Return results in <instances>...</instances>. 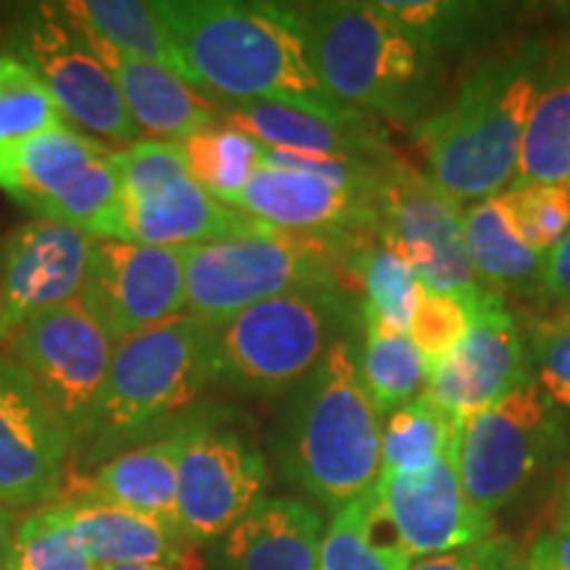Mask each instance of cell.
Returning <instances> with one entry per match:
<instances>
[{
  "instance_id": "cell-1",
  "label": "cell",
  "mask_w": 570,
  "mask_h": 570,
  "mask_svg": "<svg viewBox=\"0 0 570 570\" xmlns=\"http://www.w3.org/2000/svg\"><path fill=\"white\" fill-rule=\"evenodd\" d=\"M188 82L217 104L341 109L312 71L294 3L159 0Z\"/></svg>"
},
{
  "instance_id": "cell-2",
  "label": "cell",
  "mask_w": 570,
  "mask_h": 570,
  "mask_svg": "<svg viewBox=\"0 0 570 570\" xmlns=\"http://www.w3.org/2000/svg\"><path fill=\"white\" fill-rule=\"evenodd\" d=\"M547 46L525 40L483 59L441 109L412 127L425 175L458 206L494 198L515 183Z\"/></svg>"
},
{
  "instance_id": "cell-3",
  "label": "cell",
  "mask_w": 570,
  "mask_h": 570,
  "mask_svg": "<svg viewBox=\"0 0 570 570\" xmlns=\"http://www.w3.org/2000/svg\"><path fill=\"white\" fill-rule=\"evenodd\" d=\"M383 417L360 373V344L338 338L285 394L273 433L283 479L336 512L381 475Z\"/></svg>"
},
{
  "instance_id": "cell-4",
  "label": "cell",
  "mask_w": 570,
  "mask_h": 570,
  "mask_svg": "<svg viewBox=\"0 0 570 570\" xmlns=\"http://www.w3.org/2000/svg\"><path fill=\"white\" fill-rule=\"evenodd\" d=\"M212 386H217L214 325L204 320L180 315L114 346L90 431L71 458L69 475L167 436L202 407Z\"/></svg>"
},
{
  "instance_id": "cell-5",
  "label": "cell",
  "mask_w": 570,
  "mask_h": 570,
  "mask_svg": "<svg viewBox=\"0 0 570 570\" xmlns=\"http://www.w3.org/2000/svg\"><path fill=\"white\" fill-rule=\"evenodd\" d=\"M312 71L331 101L415 127L436 101L441 56L377 3H294Z\"/></svg>"
},
{
  "instance_id": "cell-6",
  "label": "cell",
  "mask_w": 570,
  "mask_h": 570,
  "mask_svg": "<svg viewBox=\"0 0 570 570\" xmlns=\"http://www.w3.org/2000/svg\"><path fill=\"white\" fill-rule=\"evenodd\" d=\"M362 240L367 238H323L262 225L259 230L185 248V315L217 325L294 291H348V259Z\"/></svg>"
},
{
  "instance_id": "cell-7",
  "label": "cell",
  "mask_w": 570,
  "mask_h": 570,
  "mask_svg": "<svg viewBox=\"0 0 570 570\" xmlns=\"http://www.w3.org/2000/svg\"><path fill=\"white\" fill-rule=\"evenodd\" d=\"M354 327H362L360 298L344 288L267 298L214 325L217 383L259 399L288 394Z\"/></svg>"
},
{
  "instance_id": "cell-8",
  "label": "cell",
  "mask_w": 570,
  "mask_h": 570,
  "mask_svg": "<svg viewBox=\"0 0 570 570\" xmlns=\"http://www.w3.org/2000/svg\"><path fill=\"white\" fill-rule=\"evenodd\" d=\"M0 190L38 219L114 240L122 212L117 148L63 122L0 156Z\"/></svg>"
},
{
  "instance_id": "cell-9",
  "label": "cell",
  "mask_w": 570,
  "mask_h": 570,
  "mask_svg": "<svg viewBox=\"0 0 570 570\" xmlns=\"http://www.w3.org/2000/svg\"><path fill=\"white\" fill-rule=\"evenodd\" d=\"M6 48L35 71L59 106L63 119L106 146L142 140L122 101L111 69L90 32L63 3H24L13 11Z\"/></svg>"
},
{
  "instance_id": "cell-10",
  "label": "cell",
  "mask_w": 570,
  "mask_h": 570,
  "mask_svg": "<svg viewBox=\"0 0 570 570\" xmlns=\"http://www.w3.org/2000/svg\"><path fill=\"white\" fill-rule=\"evenodd\" d=\"M269 468L238 410L204 402L185 417L175 523L190 544L217 541L265 497Z\"/></svg>"
},
{
  "instance_id": "cell-11",
  "label": "cell",
  "mask_w": 570,
  "mask_h": 570,
  "mask_svg": "<svg viewBox=\"0 0 570 570\" xmlns=\"http://www.w3.org/2000/svg\"><path fill=\"white\" fill-rule=\"evenodd\" d=\"M562 444V415L531 377L458 425L454 462L462 489L470 502L494 515L523 494Z\"/></svg>"
},
{
  "instance_id": "cell-12",
  "label": "cell",
  "mask_w": 570,
  "mask_h": 570,
  "mask_svg": "<svg viewBox=\"0 0 570 570\" xmlns=\"http://www.w3.org/2000/svg\"><path fill=\"white\" fill-rule=\"evenodd\" d=\"M375 206L381 240L415 269L425 294L473 296L483 291L470 265L460 206L425 173L391 156Z\"/></svg>"
},
{
  "instance_id": "cell-13",
  "label": "cell",
  "mask_w": 570,
  "mask_h": 570,
  "mask_svg": "<svg viewBox=\"0 0 570 570\" xmlns=\"http://www.w3.org/2000/svg\"><path fill=\"white\" fill-rule=\"evenodd\" d=\"M6 352L27 370L51 404L75 458L88 436L92 412L109 375L114 356L109 336L75 298L21 325L6 341Z\"/></svg>"
},
{
  "instance_id": "cell-14",
  "label": "cell",
  "mask_w": 570,
  "mask_h": 570,
  "mask_svg": "<svg viewBox=\"0 0 570 570\" xmlns=\"http://www.w3.org/2000/svg\"><path fill=\"white\" fill-rule=\"evenodd\" d=\"M114 346L185 315V248L96 238L77 296Z\"/></svg>"
},
{
  "instance_id": "cell-15",
  "label": "cell",
  "mask_w": 570,
  "mask_h": 570,
  "mask_svg": "<svg viewBox=\"0 0 570 570\" xmlns=\"http://www.w3.org/2000/svg\"><path fill=\"white\" fill-rule=\"evenodd\" d=\"M525 381H531L525 331L508 309L504 296L483 288L470 296L465 336L431 367L425 396L454 423H462Z\"/></svg>"
},
{
  "instance_id": "cell-16",
  "label": "cell",
  "mask_w": 570,
  "mask_h": 570,
  "mask_svg": "<svg viewBox=\"0 0 570 570\" xmlns=\"http://www.w3.org/2000/svg\"><path fill=\"white\" fill-rule=\"evenodd\" d=\"M71 444L27 370L0 348V504L38 510L61 499Z\"/></svg>"
},
{
  "instance_id": "cell-17",
  "label": "cell",
  "mask_w": 570,
  "mask_h": 570,
  "mask_svg": "<svg viewBox=\"0 0 570 570\" xmlns=\"http://www.w3.org/2000/svg\"><path fill=\"white\" fill-rule=\"evenodd\" d=\"M96 238L53 219H30L0 244V344L32 317L80 296Z\"/></svg>"
},
{
  "instance_id": "cell-18",
  "label": "cell",
  "mask_w": 570,
  "mask_h": 570,
  "mask_svg": "<svg viewBox=\"0 0 570 570\" xmlns=\"http://www.w3.org/2000/svg\"><path fill=\"white\" fill-rule=\"evenodd\" d=\"M383 515L412 560L433 558L494 533V520L470 502L458 475L454 444L446 454L415 473L377 475Z\"/></svg>"
},
{
  "instance_id": "cell-19",
  "label": "cell",
  "mask_w": 570,
  "mask_h": 570,
  "mask_svg": "<svg viewBox=\"0 0 570 570\" xmlns=\"http://www.w3.org/2000/svg\"><path fill=\"white\" fill-rule=\"evenodd\" d=\"M254 223L275 230L323 238L381 235L375 198L352 194L323 177L259 164L252 180L230 202Z\"/></svg>"
},
{
  "instance_id": "cell-20",
  "label": "cell",
  "mask_w": 570,
  "mask_h": 570,
  "mask_svg": "<svg viewBox=\"0 0 570 570\" xmlns=\"http://www.w3.org/2000/svg\"><path fill=\"white\" fill-rule=\"evenodd\" d=\"M219 119L256 142L283 151L389 159L386 130L373 114L348 109H304L277 101L217 104Z\"/></svg>"
},
{
  "instance_id": "cell-21",
  "label": "cell",
  "mask_w": 570,
  "mask_h": 570,
  "mask_svg": "<svg viewBox=\"0 0 570 570\" xmlns=\"http://www.w3.org/2000/svg\"><path fill=\"white\" fill-rule=\"evenodd\" d=\"M259 223L206 194L190 175L146 190L125 194L114 240L127 244L190 248L259 230Z\"/></svg>"
},
{
  "instance_id": "cell-22",
  "label": "cell",
  "mask_w": 570,
  "mask_h": 570,
  "mask_svg": "<svg viewBox=\"0 0 570 570\" xmlns=\"http://www.w3.org/2000/svg\"><path fill=\"white\" fill-rule=\"evenodd\" d=\"M185 444V420L167 436L117 454L88 475H69L61 504H109L175 525L177 462ZM56 502V504H59Z\"/></svg>"
},
{
  "instance_id": "cell-23",
  "label": "cell",
  "mask_w": 570,
  "mask_h": 570,
  "mask_svg": "<svg viewBox=\"0 0 570 570\" xmlns=\"http://www.w3.org/2000/svg\"><path fill=\"white\" fill-rule=\"evenodd\" d=\"M323 518L309 502L262 497L238 523L212 541L214 570H317Z\"/></svg>"
},
{
  "instance_id": "cell-24",
  "label": "cell",
  "mask_w": 570,
  "mask_h": 570,
  "mask_svg": "<svg viewBox=\"0 0 570 570\" xmlns=\"http://www.w3.org/2000/svg\"><path fill=\"white\" fill-rule=\"evenodd\" d=\"M96 46L106 67L111 69L132 122L138 125L140 132L151 135V140L183 142L190 135L223 122L217 101L185 82L183 77L156 67V63L114 51L101 40H96Z\"/></svg>"
},
{
  "instance_id": "cell-25",
  "label": "cell",
  "mask_w": 570,
  "mask_h": 570,
  "mask_svg": "<svg viewBox=\"0 0 570 570\" xmlns=\"http://www.w3.org/2000/svg\"><path fill=\"white\" fill-rule=\"evenodd\" d=\"M75 537L101 566L204 568L196 547L175 525L109 504H69Z\"/></svg>"
},
{
  "instance_id": "cell-26",
  "label": "cell",
  "mask_w": 570,
  "mask_h": 570,
  "mask_svg": "<svg viewBox=\"0 0 570 570\" xmlns=\"http://www.w3.org/2000/svg\"><path fill=\"white\" fill-rule=\"evenodd\" d=\"M525 183L570 188V38L547 46L537 104L525 125L512 185Z\"/></svg>"
},
{
  "instance_id": "cell-27",
  "label": "cell",
  "mask_w": 570,
  "mask_h": 570,
  "mask_svg": "<svg viewBox=\"0 0 570 570\" xmlns=\"http://www.w3.org/2000/svg\"><path fill=\"white\" fill-rule=\"evenodd\" d=\"M462 230H465L470 265L483 288L502 296L504 291H518V294L539 291L547 256L531 252L518 238L497 196L470 204L462 212Z\"/></svg>"
},
{
  "instance_id": "cell-28",
  "label": "cell",
  "mask_w": 570,
  "mask_h": 570,
  "mask_svg": "<svg viewBox=\"0 0 570 570\" xmlns=\"http://www.w3.org/2000/svg\"><path fill=\"white\" fill-rule=\"evenodd\" d=\"M63 6L104 46L156 63L188 82L185 63L159 11V0H77Z\"/></svg>"
},
{
  "instance_id": "cell-29",
  "label": "cell",
  "mask_w": 570,
  "mask_h": 570,
  "mask_svg": "<svg viewBox=\"0 0 570 570\" xmlns=\"http://www.w3.org/2000/svg\"><path fill=\"white\" fill-rule=\"evenodd\" d=\"M410 566L412 558L383 515L375 483L333 512L320 544L317 570H407Z\"/></svg>"
},
{
  "instance_id": "cell-30",
  "label": "cell",
  "mask_w": 570,
  "mask_h": 570,
  "mask_svg": "<svg viewBox=\"0 0 570 570\" xmlns=\"http://www.w3.org/2000/svg\"><path fill=\"white\" fill-rule=\"evenodd\" d=\"M352 285L360 288L362 325L386 327V331L407 333L412 312L425 288L407 262L375 238L362 240L348 259Z\"/></svg>"
},
{
  "instance_id": "cell-31",
  "label": "cell",
  "mask_w": 570,
  "mask_h": 570,
  "mask_svg": "<svg viewBox=\"0 0 570 570\" xmlns=\"http://www.w3.org/2000/svg\"><path fill=\"white\" fill-rule=\"evenodd\" d=\"M377 9L441 59L489 40V35L497 32V21L504 17V6L452 0H381Z\"/></svg>"
},
{
  "instance_id": "cell-32",
  "label": "cell",
  "mask_w": 570,
  "mask_h": 570,
  "mask_svg": "<svg viewBox=\"0 0 570 570\" xmlns=\"http://www.w3.org/2000/svg\"><path fill=\"white\" fill-rule=\"evenodd\" d=\"M360 373L381 417L425 394L431 367L407 333L362 325Z\"/></svg>"
},
{
  "instance_id": "cell-33",
  "label": "cell",
  "mask_w": 570,
  "mask_h": 570,
  "mask_svg": "<svg viewBox=\"0 0 570 570\" xmlns=\"http://www.w3.org/2000/svg\"><path fill=\"white\" fill-rule=\"evenodd\" d=\"M180 146L188 175L227 206L262 164V142L225 122L190 135Z\"/></svg>"
},
{
  "instance_id": "cell-34",
  "label": "cell",
  "mask_w": 570,
  "mask_h": 570,
  "mask_svg": "<svg viewBox=\"0 0 570 570\" xmlns=\"http://www.w3.org/2000/svg\"><path fill=\"white\" fill-rule=\"evenodd\" d=\"M458 425L425 394L386 415L381 441V475L415 473L433 465L454 444Z\"/></svg>"
},
{
  "instance_id": "cell-35",
  "label": "cell",
  "mask_w": 570,
  "mask_h": 570,
  "mask_svg": "<svg viewBox=\"0 0 570 570\" xmlns=\"http://www.w3.org/2000/svg\"><path fill=\"white\" fill-rule=\"evenodd\" d=\"M0 570H98L75 537L69 504L32 510L13 533L9 558Z\"/></svg>"
},
{
  "instance_id": "cell-36",
  "label": "cell",
  "mask_w": 570,
  "mask_h": 570,
  "mask_svg": "<svg viewBox=\"0 0 570 570\" xmlns=\"http://www.w3.org/2000/svg\"><path fill=\"white\" fill-rule=\"evenodd\" d=\"M67 122L32 69L0 56V156Z\"/></svg>"
},
{
  "instance_id": "cell-37",
  "label": "cell",
  "mask_w": 570,
  "mask_h": 570,
  "mask_svg": "<svg viewBox=\"0 0 570 570\" xmlns=\"http://www.w3.org/2000/svg\"><path fill=\"white\" fill-rule=\"evenodd\" d=\"M512 230L531 252L547 256L570 230V188L525 183L499 194Z\"/></svg>"
},
{
  "instance_id": "cell-38",
  "label": "cell",
  "mask_w": 570,
  "mask_h": 570,
  "mask_svg": "<svg viewBox=\"0 0 570 570\" xmlns=\"http://www.w3.org/2000/svg\"><path fill=\"white\" fill-rule=\"evenodd\" d=\"M525 344H531V362L537 383L554 410L570 417V317L547 312L525 327Z\"/></svg>"
},
{
  "instance_id": "cell-39",
  "label": "cell",
  "mask_w": 570,
  "mask_h": 570,
  "mask_svg": "<svg viewBox=\"0 0 570 570\" xmlns=\"http://www.w3.org/2000/svg\"><path fill=\"white\" fill-rule=\"evenodd\" d=\"M475 296V294H473ZM470 325V296L423 294L412 312L407 336L425 356L428 367H436L460 344Z\"/></svg>"
},
{
  "instance_id": "cell-40",
  "label": "cell",
  "mask_w": 570,
  "mask_h": 570,
  "mask_svg": "<svg viewBox=\"0 0 570 570\" xmlns=\"http://www.w3.org/2000/svg\"><path fill=\"white\" fill-rule=\"evenodd\" d=\"M117 167L122 177L125 194H146L159 185L188 175L180 142L167 140H138L132 146L119 148Z\"/></svg>"
},
{
  "instance_id": "cell-41",
  "label": "cell",
  "mask_w": 570,
  "mask_h": 570,
  "mask_svg": "<svg viewBox=\"0 0 570 570\" xmlns=\"http://www.w3.org/2000/svg\"><path fill=\"white\" fill-rule=\"evenodd\" d=\"M407 570H529V554L508 537H489L470 547L412 562Z\"/></svg>"
},
{
  "instance_id": "cell-42",
  "label": "cell",
  "mask_w": 570,
  "mask_h": 570,
  "mask_svg": "<svg viewBox=\"0 0 570 570\" xmlns=\"http://www.w3.org/2000/svg\"><path fill=\"white\" fill-rule=\"evenodd\" d=\"M537 294H541V298L550 304V312H554V315L570 317V230L547 254Z\"/></svg>"
},
{
  "instance_id": "cell-43",
  "label": "cell",
  "mask_w": 570,
  "mask_h": 570,
  "mask_svg": "<svg viewBox=\"0 0 570 570\" xmlns=\"http://www.w3.org/2000/svg\"><path fill=\"white\" fill-rule=\"evenodd\" d=\"M529 570H570V531L541 537L529 550Z\"/></svg>"
},
{
  "instance_id": "cell-44",
  "label": "cell",
  "mask_w": 570,
  "mask_h": 570,
  "mask_svg": "<svg viewBox=\"0 0 570 570\" xmlns=\"http://www.w3.org/2000/svg\"><path fill=\"white\" fill-rule=\"evenodd\" d=\"M13 533H17V518H13V510L0 504V568H3L6 558H9Z\"/></svg>"
},
{
  "instance_id": "cell-45",
  "label": "cell",
  "mask_w": 570,
  "mask_h": 570,
  "mask_svg": "<svg viewBox=\"0 0 570 570\" xmlns=\"http://www.w3.org/2000/svg\"><path fill=\"white\" fill-rule=\"evenodd\" d=\"M558 523H560V531H570V465L566 470V479H562V489H560Z\"/></svg>"
},
{
  "instance_id": "cell-46",
  "label": "cell",
  "mask_w": 570,
  "mask_h": 570,
  "mask_svg": "<svg viewBox=\"0 0 570 570\" xmlns=\"http://www.w3.org/2000/svg\"><path fill=\"white\" fill-rule=\"evenodd\" d=\"M98 570H204V568H177V566H101Z\"/></svg>"
}]
</instances>
